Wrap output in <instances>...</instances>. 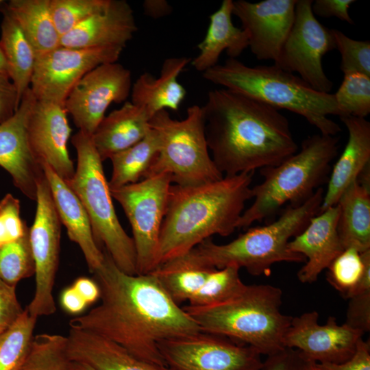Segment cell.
<instances>
[{
    "mask_svg": "<svg viewBox=\"0 0 370 370\" xmlns=\"http://www.w3.org/2000/svg\"><path fill=\"white\" fill-rule=\"evenodd\" d=\"M232 10L233 1L223 0L210 16L206 34L197 45L199 53L190 62L196 71L204 73L217 65L224 50L229 58H236L248 47L246 33L232 23Z\"/></svg>",
    "mask_w": 370,
    "mask_h": 370,
    "instance_id": "4316f807",
    "label": "cell"
},
{
    "mask_svg": "<svg viewBox=\"0 0 370 370\" xmlns=\"http://www.w3.org/2000/svg\"><path fill=\"white\" fill-rule=\"evenodd\" d=\"M36 210L29 227V239L35 265V290L27 306L36 317L55 313L53 286L59 264L61 221L45 173L37 182Z\"/></svg>",
    "mask_w": 370,
    "mask_h": 370,
    "instance_id": "8fae6325",
    "label": "cell"
},
{
    "mask_svg": "<svg viewBox=\"0 0 370 370\" xmlns=\"http://www.w3.org/2000/svg\"><path fill=\"white\" fill-rule=\"evenodd\" d=\"M66 337L69 358L93 370H171L139 359L115 342L92 332L70 328Z\"/></svg>",
    "mask_w": 370,
    "mask_h": 370,
    "instance_id": "cb8c5ba5",
    "label": "cell"
},
{
    "mask_svg": "<svg viewBox=\"0 0 370 370\" xmlns=\"http://www.w3.org/2000/svg\"><path fill=\"white\" fill-rule=\"evenodd\" d=\"M310 362L299 351L285 347L268 356L261 370H305Z\"/></svg>",
    "mask_w": 370,
    "mask_h": 370,
    "instance_id": "ee69618b",
    "label": "cell"
},
{
    "mask_svg": "<svg viewBox=\"0 0 370 370\" xmlns=\"http://www.w3.org/2000/svg\"><path fill=\"white\" fill-rule=\"evenodd\" d=\"M305 370H317L315 367V363L313 362H309Z\"/></svg>",
    "mask_w": 370,
    "mask_h": 370,
    "instance_id": "11a10c76",
    "label": "cell"
},
{
    "mask_svg": "<svg viewBox=\"0 0 370 370\" xmlns=\"http://www.w3.org/2000/svg\"><path fill=\"white\" fill-rule=\"evenodd\" d=\"M29 232L21 216L20 201L10 193L0 200V245L15 241Z\"/></svg>",
    "mask_w": 370,
    "mask_h": 370,
    "instance_id": "60d3db41",
    "label": "cell"
},
{
    "mask_svg": "<svg viewBox=\"0 0 370 370\" xmlns=\"http://www.w3.org/2000/svg\"><path fill=\"white\" fill-rule=\"evenodd\" d=\"M339 137L321 134L304 139L300 150L280 164L260 169L263 180L251 188L253 204L245 210L237 229L274 214L287 202L299 206L328 182Z\"/></svg>",
    "mask_w": 370,
    "mask_h": 370,
    "instance_id": "8992f818",
    "label": "cell"
},
{
    "mask_svg": "<svg viewBox=\"0 0 370 370\" xmlns=\"http://www.w3.org/2000/svg\"><path fill=\"white\" fill-rule=\"evenodd\" d=\"M137 29L130 5L125 0H109L103 10L62 36L60 45L72 48L124 49Z\"/></svg>",
    "mask_w": 370,
    "mask_h": 370,
    "instance_id": "44dd1931",
    "label": "cell"
},
{
    "mask_svg": "<svg viewBox=\"0 0 370 370\" xmlns=\"http://www.w3.org/2000/svg\"><path fill=\"white\" fill-rule=\"evenodd\" d=\"M151 117L144 108L131 101L105 116L92 135L102 161L143 140L150 130Z\"/></svg>",
    "mask_w": 370,
    "mask_h": 370,
    "instance_id": "484cf974",
    "label": "cell"
},
{
    "mask_svg": "<svg viewBox=\"0 0 370 370\" xmlns=\"http://www.w3.org/2000/svg\"><path fill=\"white\" fill-rule=\"evenodd\" d=\"M109 0H50V12L60 36L94 14L103 10Z\"/></svg>",
    "mask_w": 370,
    "mask_h": 370,
    "instance_id": "f35d334b",
    "label": "cell"
},
{
    "mask_svg": "<svg viewBox=\"0 0 370 370\" xmlns=\"http://www.w3.org/2000/svg\"><path fill=\"white\" fill-rule=\"evenodd\" d=\"M1 12L3 18L0 47L5 59L8 75L16 88L21 103L23 96L30 88L36 53L5 4Z\"/></svg>",
    "mask_w": 370,
    "mask_h": 370,
    "instance_id": "f546056e",
    "label": "cell"
},
{
    "mask_svg": "<svg viewBox=\"0 0 370 370\" xmlns=\"http://www.w3.org/2000/svg\"><path fill=\"white\" fill-rule=\"evenodd\" d=\"M103 251V264L93 273L101 301L71 319L70 328L101 336L139 359L166 366L158 343L196 334L201 331L199 325L173 301L153 274H127Z\"/></svg>",
    "mask_w": 370,
    "mask_h": 370,
    "instance_id": "6da1fadb",
    "label": "cell"
},
{
    "mask_svg": "<svg viewBox=\"0 0 370 370\" xmlns=\"http://www.w3.org/2000/svg\"><path fill=\"white\" fill-rule=\"evenodd\" d=\"M0 72L8 75L7 64H6L5 59V57H4V55L3 53L1 47H0Z\"/></svg>",
    "mask_w": 370,
    "mask_h": 370,
    "instance_id": "f5cc1de1",
    "label": "cell"
},
{
    "mask_svg": "<svg viewBox=\"0 0 370 370\" xmlns=\"http://www.w3.org/2000/svg\"><path fill=\"white\" fill-rule=\"evenodd\" d=\"M253 174L224 175L193 186L172 184L160 233V264L188 252L211 236L232 234L245 203L252 198Z\"/></svg>",
    "mask_w": 370,
    "mask_h": 370,
    "instance_id": "3957f363",
    "label": "cell"
},
{
    "mask_svg": "<svg viewBox=\"0 0 370 370\" xmlns=\"http://www.w3.org/2000/svg\"><path fill=\"white\" fill-rule=\"evenodd\" d=\"M23 311L16 297V286L0 278V333L10 327Z\"/></svg>",
    "mask_w": 370,
    "mask_h": 370,
    "instance_id": "7bdbcfd3",
    "label": "cell"
},
{
    "mask_svg": "<svg viewBox=\"0 0 370 370\" xmlns=\"http://www.w3.org/2000/svg\"><path fill=\"white\" fill-rule=\"evenodd\" d=\"M171 370H261V354L251 346L200 331L158 343Z\"/></svg>",
    "mask_w": 370,
    "mask_h": 370,
    "instance_id": "4fadbf2b",
    "label": "cell"
},
{
    "mask_svg": "<svg viewBox=\"0 0 370 370\" xmlns=\"http://www.w3.org/2000/svg\"><path fill=\"white\" fill-rule=\"evenodd\" d=\"M239 271L240 268L236 265L214 268L201 288L188 301V305L213 306L236 296L246 286L240 278Z\"/></svg>",
    "mask_w": 370,
    "mask_h": 370,
    "instance_id": "e575fe53",
    "label": "cell"
},
{
    "mask_svg": "<svg viewBox=\"0 0 370 370\" xmlns=\"http://www.w3.org/2000/svg\"><path fill=\"white\" fill-rule=\"evenodd\" d=\"M123 50L60 45L36 56L30 89L38 101L64 106L71 89L87 73L101 64L117 62Z\"/></svg>",
    "mask_w": 370,
    "mask_h": 370,
    "instance_id": "5bb4252c",
    "label": "cell"
},
{
    "mask_svg": "<svg viewBox=\"0 0 370 370\" xmlns=\"http://www.w3.org/2000/svg\"><path fill=\"white\" fill-rule=\"evenodd\" d=\"M334 95L341 116L365 118L370 113V76L344 73L343 80Z\"/></svg>",
    "mask_w": 370,
    "mask_h": 370,
    "instance_id": "8d00e7d4",
    "label": "cell"
},
{
    "mask_svg": "<svg viewBox=\"0 0 370 370\" xmlns=\"http://www.w3.org/2000/svg\"><path fill=\"white\" fill-rule=\"evenodd\" d=\"M348 131L344 150L331 169L319 212L337 204L346 188L370 164V123L365 118L339 116Z\"/></svg>",
    "mask_w": 370,
    "mask_h": 370,
    "instance_id": "603a6c76",
    "label": "cell"
},
{
    "mask_svg": "<svg viewBox=\"0 0 370 370\" xmlns=\"http://www.w3.org/2000/svg\"><path fill=\"white\" fill-rule=\"evenodd\" d=\"M49 2L50 0H10L5 3L36 56L60 46L61 36L52 19Z\"/></svg>",
    "mask_w": 370,
    "mask_h": 370,
    "instance_id": "4dcf8cb0",
    "label": "cell"
},
{
    "mask_svg": "<svg viewBox=\"0 0 370 370\" xmlns=\"http://www.w3.org/2000/svg\"><path fill=\"white\" fill-rule=\"evenodd\" d=\"M202 109L207 145L223 175L277 166L299 149L287 118L258 100L214 89Z\"/></svg>",
    "mask_w": 370,
    "mask_h": 370,
    "instance_id": "7a4b0ae2",
    "label": "cell"
},
{
    "mask_svg": "<svg viewBox=\"0 0 370 370\" xmlns=\"http://www.w3.org/2000/svg\"><path fill=\"white\" fill-rule=\"evenodd\" d=\"M42 167L61 223L70 240L79 247L89 271L93 273L102 266L105 256L95 241L89 217L69 184L48 165L42 164Z\"/></svg>",
    "mask_w": 370,
    "mask_h": 370,
    "instance_id": "7402d4cb",
    "label": "cell"
},
{
    "mask_svg": "<svg viewBox=\"0 0 370 370\" xmlns=\"http://www.w3.org/2000/svg\"><path fill=\"white\" fill-rule=\"evenodd\" d=\"M312 0H297L291 29L274 63L299 74L314 90L330 93L333 83L325 75L322 58L335 47L332 29L323 25L312 10Z\"/></svg>",
    "mask_w": 370,
    "mask_h": 370,
    "instance_id": "7c38bea8",
    "label": "cell"
},
{
    "mask_svg": "<svg viewBox=\"0 0 370 370\" xmlns=\"http://www.w3.org/2000/svg\"><path fill=\"white\" fill-rule=\"evenodd\" d=\"M171 184V176L164 173L110 189L132 227L137 274L149 273L160 265V233Z\"/></svg>",
    "mask_w": 370,
    "mask_h": 370,
    "instance_id": "30bf717a",
    "label": "cell"
},
{
    "mask_svg": "<svg viewBox=\"0 0 370 370\" xmlns=\"http://www.w3.org/2000/svg\"><path fill=\"white\" fill-rule=\"evenodd\" d=\"M355 2L354 0H316L312 1V10L314 15L320 17L334 16L352 25L354 21L348 10Z\"/></svg>",
    "mask_w": 370,
    "mask_h": 370,
    "instance_id": "7dc6e473",
    "label": "cell"
},
{
    "mask_svg": "<svg viewBox=\"0 0 370 370\" xmlns=\"http://www.w3.org/2000/svg\"><path fill=\"white\" fill-rule=\"evenodd\" d=\"M215 267L205 264L193 248L161 263L153 274L177 304L189 301Z\"/></svg>",
    "mask_w": 370,
    "mask_h": 370,
    "instance_id": "f1b7e54d",
    "label": "cell"
},
{
    "mask_svg": "<svg viewBox=\"0 0 370 370\" xmlns=\"http://www.w3.org/2000/svg\"><path fill=\"white\" fill-rule=\"evenodd\" d=\"M202 75L224 88L297 114L321 134L336 136L341 131L328 117L341 115L334 95L314 90L298 75L275 64L249 66L236 58H228Z\"/></svg>",
    "mask_w": 370,
    "mask_h": 370,
    "instance_id": "277c9868",
    "label": "cell"
},
{
    "mask_svg": "<svg viewBox=\"0 0 370 370\" xmlns=\"http://www.w3.org/2000/svg\"><path fill=\"white\" fill-rule=\"evenodd\" d=\"M132 87V73L122 64H101L71 89L64 108L79 131L92 135L112 103L125 101Z\"/></svg>",
    "mask_w": 370,
    "mask_h": 370,
    "instance_id": "9a60e30c",
    "label": "cell"
},
{
    "mask_svg": "<svg viewBox=\"0 0 370 370\" xmlns=\"http://www.w3.org/2000/svg\"><path fill=\"white\" fill-rule=\"evenodd\" d=\"M149 127L157 136L159 150L144 178L166 173L173 184L193 186L223 177L207 145L202 106L188 107L180 121L167 110L160 111L150 119Z\"/></svg>",
    "mask_w": 370,
    "mask_h": 370,
    "instance_id": "9c48e42d",
    "label": "cell"
},
{
    "mask_svg": "<svg viewBox=\"0 0 370 370\" xmlns=\"http://www.w3.org/2000/svg\"><path fill=\"white\" fill-rule=\"evenodd\" d=\"M297 0L233 1L232 14L247 34L259 60H278L294 22Z\"/></svg>",
    "mask_w": 370,
    "mask_h": 370,
    "instance_id": "e0dca14e",
    "label": "cell"
},
{
    "mask_svg": "<svg viewBox=\"0 0 370 370\" xmlns=\"http://www.w3.org/2000/svg\"><path fill=\"white\" fill-rule=\"evenodd\" d=\"M73 370H93V369L86 365L73 362Z\"/></svg>",
    "mask_w": 370,
    "mask_h": 370,
    "instance_id": "db71d44e",
    "label": "cell"
},
{
    "mask_svg": "<svg viewBox=\"0 0 370 370\" xmlns=\"http://www.w3.org/2000/svg\"><path fill=\"white\" fill-rule=\"evenodd\" d=\"M60 304L66 312L73 314L82 312L88 306L72 286L62 291L60 296Z\"/></svg>",
    "mask_w": 370,
    "mask_h": 370,
    "instance_id": "681fc988",
    "label": "cell"
},
{
    "mask_svg": "<svg viewBox=\"0 0 370 370\" xmlns=\"http://www.w3.org/2000/svg\"><path fill=\"white\" fill-rule=\"evenodd\" d=\"M159 143L150 128L146 136L132 147L112 155V171L108 181L110 189L138 182L143 179L155 160Z\"/></svg>",
    "mask_w": 370,
    "mask_h": 370,
    "instance_id": "1f68e13d",
    "label": "cell"
},
{
    "mask_svg": "<svg viewBox=\"0 0 370 370\" xmlns=\"http://www.w3.org/2000/svg\"><path fill=\"white\" fill-rule=\"evenodd\" d=\"M364 267L361 253L354 248H346L328 267L327 280L348 299L362 275Z\"/></svg>",
    "mask_w": 370,
    "mask_h": 370,
    "instance_id": "74e56055",
    "label": "cell"
},
{
    "mask_svg": "<svg viewBox=\"0 0 370 370\" xmlns=\"http://www.w3.org/2000/svg\"><path fill=\"white\" fill-rule=\"evenodd\" d=\"M27 130L31 150L38 162L48 165L69 182L75 168L67 148L71 128L64 106L36 99L29 115Z\"/></svg>",
    "mask_w": 370,
    "mask_h": 370,
    "instance_id": "ac0fdd59",
    "label": "cell"
},
{
    "mask_svg": "<svg viewBox=\"0 0 370 370\" xmlns=\"http://www.w3.org/2000/svg\"><path fill=\"white\" fill-rule=\"evenodd\" d=\"M77 156L73 178L66 182L84 206L90 221L95 241L103 245L122 271L137 274L134 241L123 230L116 216L106 180L103 161L92 135L78 131L71 138Z\"/></svg>",
    "mask_w": 370,
    "mask_h": 370,
    "instance_id": "ba28073f",
    "label": "cell"
},
{
    "mask_svg": "<svg viewBox=\"0 0 370 370\" xmlns=\"http://www.w3.org/2000/svg\"><path fill=\"white\" fill-rule=\"evenodd\" d=\"M345 324L364 334L370 330V291L349 299Z\"/></svg>",
    "mask_w": 370,
    "mask_h": 370,
    "instance_id": "b9f144b4",
    "label": "cell"
},
{
    "mask_svg": "<svg viewBox=\"0 0 370 370\" xmlns=\"http://www.w3.org/2000/svg\"><path fill=\"white\" fill-rule=\"evenodd\" d=\"M365 267L362 275L348 299L355 295L370 291V249L361 253Z\"/></svg>",
    "mask_w": 370,
    "mask_h": 370,
    "instance_id": "816d5d0a",
    "label": "cell"
},
{
    "mask_svg": "<svg viewBox=\"0 0 370 370\" xmlns=\"http://www.w3.org/2000/svg\"><path fill=\"white\" fill-rule=\"evenodd\" d=\"M363 334L345 323L338 324L334 317L320 325L319 313L313 310L292 318L284 345L299 351L314 363H341L352 357Z\"/></svg>",
    "mask_w": 370,
    "mask_h": 370,
    "instance_id": "2e32d148",
    "label": "cell"
},
{
    "mask_svg": "<svg viewBox=\"0 0 370 370\" xmlns=\"http://www.w3.org/2000/svg\"><path fill=\"white\" fill-rule=\"evenodd\" d=\"M67 337L56 334L34 336L29 353L18 370H73Z\"/></svg>",
    "mask_w": 370,
    "mask_h": 370,
    "instance_id": "836d02e7",
    "label": "cell"
},
{
    "mask_svg": "<svg viewBox=\"0 0 370 370\" xmlns=\"http://www.w3.org/2000/svg\"><path fill=\"white\" fill-rule=\"evenodd\" d=\"M34 273L29 232L15 241L0 245V278L3 281L16 286L21 280Z\"/></svg>",
    "mask_w": 370,
    "mask_h": 370,
    "instance_id": "d590c367",
    "label": "cell"
},
{
    "mask_svg": "<svg viewBox=\"0 0 370 370\" xmlns=\"http://www.w3.org/2000/svg\"><path fill=\"white\" fill-rule=\"evenodd\" d=\"M36 101L29 88L14 114L0 124V166L10 175L14 185L32 200H36L37 182L44 173L27 136V121Z\"/></svg>",
    "mask_w": 370,
    "mask_h": 370,
    "instance_id": "d6986e66",
    "label": "cell"
},
{
    "mask_svg": "<svg viewBox=\"0 0 370 370\" xmlns=\"http://www.w3.org/2000/svg\"><path fill=\"white\" fill-rule=\"evenodd\" d=\"M5 1L4 0H0V12L1 10V8H3V5L5 4Z\"/></svg>",
    "mask_w": 370,
    "mask_h": 370,
    "instance_id": "9f6ffc18",
    "label": "cell"
},
{
    "mask_svg": "<svg viewBox=\"0 0 370 370\" xmlns=\"http://www.w3.org/2000/svg\"><path fill=\"white\" fill-rule=\"evenodd\" d=\"M337 231L344 247L362 253L370 249V188L357 180L341 195Z\"/></svg>",
    "mask_w": 370,
    "mask_h": 370,
    "instance_id": "83f0119b",
    "label": "cell"
},
{
    "mask_svg": "<svg viewBox=\"0 0 370 370\" xmlns=\"http://www.w3.org/2000/svg\"><path fill=\"white\" fill-rule=\"evenodd\" d=\"M72 286L88 306L99 299V288L93 279L86 277L78 278L74 281Z\"/></svg>",
    "mask_w": 370,
    "mask_h": 370,
    "instance_id": "c3c4849f",
    "label": "cell"
},
{
    "mask_svg": "<svg viewBox=\"0 0 370 370\" xmlns=\"http://www.w3.org/2000/svg\"><path fill=\"white\" fill-rule=\"evenodd\" d=\"M317 370H370V343L361 338L354 355L341 363H315Z\"/></svg>",
    "mask_w": 370,
    "mask_h": 370,
    "instance_id": "f6af8a7d",
    "label": "cell"
},
{
    "mask_svg": "<svg viewBox=\"0 0 370 370\" xmlns=\"http://www.w3.org/2000/svg\"><path fill=\"white\" fill-rule=\"evenodd\" d=\"M324 192L319 188L301 205L288 206L275 221L249 228L228 243L219 245L209 238L193 249L208 265L217 269L236 265L253 275H269L277 262H305V257L291 251L288 244L319 214Z\"/></svg>",
    "mask_w": 370,
    "mask_h": 370,
    "instance_id": "52a82bcc",
    "label": "cell"
},
{
    "mask_svg": "<svg viewBox=\"0 0 370 370\" xmlns=\"http://www.w3.org/2000/svg\"><path fill=\"white\" fill-rule=\"evenodd\" d=\"M144 14L154 19L170 14L173 8L165 0H145L143 3Z\"/></svg>",
    "mask_w": 370,
    "mask_h": 370,
    "instance_id": "f907efd6",
    "label": "cell"
},
{
    "mask_svg": "<svg viewBox=\"0 0 370 370\" xmlns=\"http://www.w3.org/2000/svg\"><path fill=\"white\" fill-rule=\"evenodd\" d=\"M19 105L14 83L8 75L0 72V124L10 119Z\"/></svg>",
    "mask_w": 370,
    "mask_h": 370,
    "instance_id": "bcb514c9",
    "label": "cell"
},
{
    "mask_svg": "<svg viewBox=\"0 0 370 370\" xmlns=\"http://www.w3.org/2000/svg\"><path fill=\"white\" fill-rule=\"evenodd\" d=\"M335 47L341 54L343 73H360L370 76V42L352 39L340 30L332 29Z\"/></svg>",
    "mask_w": 370,
    "mask_h": 370,
    "instance_id": "ab89813d",
    "label": "cell"
},
{
    "mask_svg": "<svg viewBox=\"0 0 370 370\" xmlns=\"http://www.w3.org/2000/svg\"><path fill=\"white\" fill-rule=\"evenodd\" d=\"M338 207L335 205L312 217L305 228L288 242V249L304 256L297 272L303 283L315 282L320 273L345 249L337 231Z\"/></svg>",
    "mask_w": 370,
    "mask_h": 370,
    "instance_id": "ffe728a7",
    "label": "cell"
},
{
    "mask_svg": "<svg viewBox=\"0 0 370 370\" xmlns=\"http://www.w3.org/2000/svg\"><path fill=\"white\" fill-rule=\"evenodd\" d=\"M37 318L27 308L0 333V370H18L26 358L34 338Z\"/></svg>",
    "mask_w": 370,
    "mask_h": 370,
    "instance_id": "d6a6232c",
    "label": "cell"
},
{
    "mask_svg": "<svg viewBox=\"0 0 370 370\" xmlns=\"http://www.w3.org/2000/svg\"><path fill=\"white\" fill-rule=\"evenodd\" d=\"M282 290L271 284H246L233 298L216 305L183 309L201 331L223 336L271 356L285 348L292 317L281 311Z\"/></svg>",
    "mask_w": 370,
    "mask_h": 370,
    "instance_id": "5b68a950",
    "label": "cell"
},
{
    "mask_svg": "<svg viewBox=\"0 0 370 370\" xmlns=\"http://www.w3.org/2000/svg\"><path fill=\"white\" fill-rule=\"evenodd\" d=\"M190 62L187 57L169 58L158 77L149 73L141 74L132 85L131 102L144 108L151 116L164 110H177L186 95L177 77Z\"/></svg>",
    "mask_w": 370,
    "mask_h": 370,
    "instance_id": "d4e9b609",
    "label": "cell"
}]
</instances>
